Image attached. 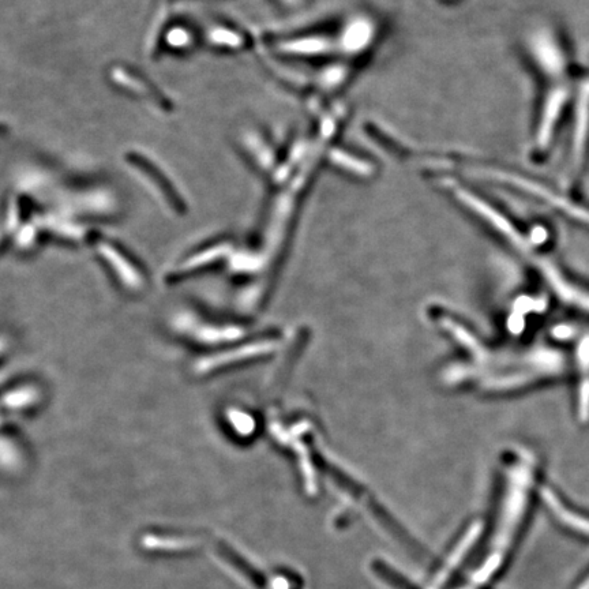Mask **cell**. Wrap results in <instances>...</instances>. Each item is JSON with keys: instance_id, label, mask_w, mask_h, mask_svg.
<instances>
[{"instance_id": "6da1fadb", "label": "cell", "mask_w": 589, "mask_h": 589, "mask_svg": "<svg viewBox=\"0 0 589 589\" xmlns=\"http://www.w3.org/2000/svg\"><path fill=\"white\" fill-rule=\"evenodd\" d=\"M525 50L540 82V101L532 131V153L547 155L555 135L572 111L577 77L568 45L553 25L534 26L525 37Z\"/></svg>"}, {"instance_id": "7a4b0ae2", "label": "cell", "mask_w": 589, "mask_h": 589, "mask_svg": "<svg viewBox=\"0 0 589 589\" xmlns=\"http://www.w3.org/2000/svg\"><path fill=\"white\" fill-rule=\"evenodd\" d=\"M538 478V460L530 450L510 453L501 480L500 502L490 547L472 572L463 589H486L508 564L510 555L519 545L525 523L530 515L531 495Z\"/></svg>"}, {"instance_id": "3957f363", "label": "cell", "mask_w": 589, "mask_h": 589, "mask_svg": "<svg viewBox=\"0 0 589 589\" xmlns=\"http://www.w3.org/2000/svg\"><path fill=\"white\" fill-rule=\"evenodd\" d=\"M450 186H452L453 195L461 202V205L493 230L494 234L500 236L506 245L528 260V264L538 270L555 294H558L564 302L572 303L577 309L589 313V291L573 283L557 265L553 264V261L540 253L534 238H528L520 231L515 221L510 220L497 206L490 204L486 198L475 193L474 190L467 189L459 183H450Z\"/></svg>"}, {"instance_id": "277c9868", "label": "cell", "mask_w": 589, "mask_h": 589, "mask_svg": "<svg viewBox=\"0 0 589 589\" xmlns=\"http://www.w3.org/2000/svg\"><path fill=\"white\" fill-rule=\"evenodd\" d=\"M572 146L570 165L575 174H580L587 161L589 150V70L577 77L572 105Z\"/></svg>"}, {"instance_id": "5b68a950", "label": "cell", "mask_w": 589, "mask_h": 589, "mask_svg": "<svg viewBox=\"0 0 589 589\" xmlns=\"http://www.w3.org/2000/svg\"><path fill=\"white\" fill-rule=\"evenodd\" d=\"M217 551H219L220 557L223 558L228 565H231L232 568L238 570L240 575L246 577V579L249 580L251 584L255 585V587H266V584H268L266 577L262 575L261 572H258L253 565H250L242 555H239L235 550H232L230 546L220 543V545H217Z\"/></svg>"}, {"instance_id": "8992f818", "label": "cell", "mask_w": 589, "mask_h": 589, "mask_svg": "<svg viewBox=\"0 0 589 589\" xmlns=\"http://www.w3.org/2000/svg\"><path fill=\"white\" fill-rule=\"evenodd\" d=\"M373 570L375 575L388 583L390 587L396 589H418L411 581L405 579V577L399 575L395 570L390 569V566L386 565L385 562L375 561L373 564Z\"/></svg>"}]
</instances>
